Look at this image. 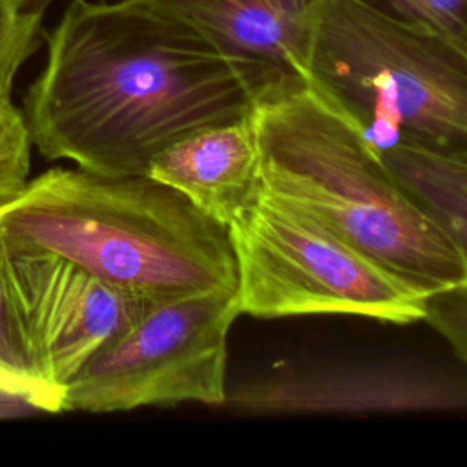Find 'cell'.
<instances>
[{
  "label": "cell",
  "instance_id": "obj_1",
  "mask_svg": "<svg viewBox=\"0 0 467 467\" xmlns=\"http://www.w3.org/2000/svg\"><path fill=\"white\" fill-rule=\"evenodd\" d=\"M275 86L263 67L139 2L77 0L49 35L22 117L49 161L146 173L164 148L250 115Z\"/></svg>",
  "mask_w": 467,
  "mask_h": 467
},
{
  "label": "cell",
  "instance_id": "obj_2",
  "mask_svg": "<svg viewBox=\"0 0 467 467\" xmlns=\"http://www.w3.org/2000/svg\"><path fill=\"white\" fill-rule=\"evenodd\" d=\"M261 188L303 210L423 294L467 286V265L345 111L308 82L252 109Z\"/></svg>",
  "mask_w": 467,
  "mask_h": 467
},
{
  "label": "cell",
  "instance_id": "obj_3",
  "mask_svg": "<svg viewBox=\"0 0 467 467\" xmlns=\"http://www.w3.org/2000/svg\"><path fill=\"white\" fill-rule=\"evenodd\" d=\"M0 232L151 301L237 281L226 228L148 173L49 168L0 208Z\"/></svg>",
  "mask_w": 467,
  "mask_h": 467
},
{
  "label": "cell",
  "instance_id": "obj_4",
  "mask_svg": "<svg viewBox=\"0 0 467 467\" xmlns=\"http://www.w3.org/2000/svg\"><path fill=\"white\" fill-rule=\"evenodd\" d=\"M308 84L378 151L414 144L467 162V51L443 36L323 0Z\"/></svg>",
  "mask_w": 467,
  "mask_h": 467
},
{
  "label": "cell",
  "instance_id": "obj_5",
  "mask_svg": "<svg viewBox=\"0 0 467 467\" xmlns=\"http://www.w3.org/2000/svg\"><path fill=\"white\" fill-rule=\"evenodd\" d=\"M226 232L241 314H339L392 325L425 317L427 294L263 188Z\"/></svg>",
  "mask_w": 467,
  "mask_h": 467
},
{
  "label": "cell",
  "instance_id": "obj_6",
  "mask_svg": "<svg viewBox=\"0 0 467 467\" xmlns=\"http://www.w3.org/2000/svg\"><path fill=\"white\" fill-rule=\"evenodd\" d=\"M241 316L235 288L153 301L64 387L62 410L124 412L201 403L224 407L228 334Z\"/></svg>",
  "mask_w": 467,
  "mask_h": 467
},
{
  "label": "cell",
  "instance_id": "obj_7",
  "mask_svg": "<svg viewBox=\"0 0 467 467\" xmlns=\"http://www.w3.org/2000/svg\"><path fill=\"white\" fill-rule=\"evenodd\" d=\"M5 268L35 370L58 400L84 363L153 303L49 252L7 246Z\"/></svg>",
  "mask_w": 467,
  "mask_h": 467
},
{
  "label": "cell",
  "instance_id": "obj_8",
  "mask_svg": "<svg viewBox=\"0 0 467 467\" xmlns=\"http://www.w3.org/2000/svg\"><path fill=\"white\" fill-rule=\"evenodd\" d=\"M246 414H390L467 410V381L401 365L281 368L228 389Z\"/></svg>",
  "mask_w": 467,
  "mask_h": 467
},
{
  "label": "cell",
  "instance_id": "obj_9",
  "mask_svg": "<svg viewBox=\"0 0 467 467\" xmlns=\"http://www.w3.org/2000/svg\"><path fill=\"white\" fill-rule=\"evenodd\" d=\"M159 11L223 53L255 64L279 84L308 82V57L323 0H133Z\"/></svg>",
  "mask_w": 467,
  "mask_h": 467
},
{
  "label": "cell",
  "instance_id": "obj_10",
  "mask_svg": "<svg viewBox=\"0 0 467 467\" xmlns=\"http://www.w3.org/2000/svg\"><path fill=\"white\" fill-rule=\"evenodd\" d=\"M148 175L181 192L228 228L261 192V159L252 113L201 128L153 157Z\"/></svg>",
  "mask_w": 467,
  "mask_h": 467
},
{
  "label": "cell",
  "instance_id": "obj_11",
  "mask_svg": "<svg viewBox=\"0 0 467 467\" xmlns=\"http://www.w3.org/2000/svg\"><path fill=\"white\" fill-rule=\"evenodd\" d=\"M414 201L449 235L467 265V162L414 144L379 151Z\"/></svg>",
  "mask_w": 467,
  "mask_h": 467
},
{
  "label": "cell",
  "instance_id": "obj_12",
  "mask_svg": "<svg viewBox=\"0 0 467 467\" xmlns=\"http://www.w3.org/2000/svg\"><path fill=\"white\" fill-rule=\"evenodd\" d=\"M7 244L0 232V394L36 412H60V400L38 378L18 321L5 268Z\"/></svg>",
  "mask_w": 467,
  "mask_h": 467
},
{
  "label": "cell",
  "instance_id": "obj_13",
  "mask_svg": "<svg viewBox=\"0 0 467 467\" xmlns=\"http://www.w3.org/2000/svg\"><path fill=\"white\" fill-rule=\"evenodd\" d=\"M392 22L434 33L467 51V0H350Z\"/></svg>",
  "mask_w": 467,
  "mask_h": 467
},
{
  "label": "cell",
  "instance_id": "obj_14",
  "mask_svg": "<svg viewBox=\"0 0 467 467\" xmlns=\"http://www.w3.org/2000/svg\"><path fill=\"white\" fill-rule=\"evenodd\" d=\"M40 18L27 0H0V102H11L15 77L38 44Z\"/></svg>",
  "mask_w": 467,
  "mask_h": 467
},
{
  "label": "cell",
  "instance_id": "obj_15",
  "mask_svg": "<svg viewBox=\"0 0 467 467\" xmlns=\"http://www.w3.org/2000/svg\"><path fill=\"white\" fill-rule=\"evenodd\" d=\"M31 148L22 111L7 104L0 111V208L16 197L31 179Z\"/></svg>",
  "mask_w": 467,
  "mask_h": 467
},
{
  "label": "cell",
  "instance_id": "obj_16",
  "mask_svg": "<svg viewBox=\"0 0 467 467\" xmlns=\"http://www.w3.org/2000/svg\"><path fill=\"white\" fill-rule=\"evenodd\" d=\"M423 321L467 363V286H456L427 296Z\"/></svg>",
  "mask_w": 467,
  "mask_h": 467
},
{
  "label": "cell",
  "instance_id": "obj_17",
  "mask_svg": "<svg viewBox=\"0 0 467 467\" xmlns=\"http://www.w3.org/2000/svg\"><path fill=\"white\" fill-rule=\"evenodd\" d=\"M16 409H24L26 412L29 410V407H26L22 401L13 400L9 396L0 394V416H7V414H18Z\"/></svg>",
  "mask_w": 467,
  "mask_h": 467
},
{
  "label": "cell",
  "instance_id": "obj_18",
  "mask_svg": "<svg viewBox=\"0 0 467 467\" xmlns=\"http://www.w3.org/2000/svg\"><path fill=\"white\" fill-rule=\"evenodd\" d=\"M7 104H11V102H0V111H2V109H4Z\"/></svg>",
  "mask_w": 467,
  "mask_h": 467
}]
</instances>
